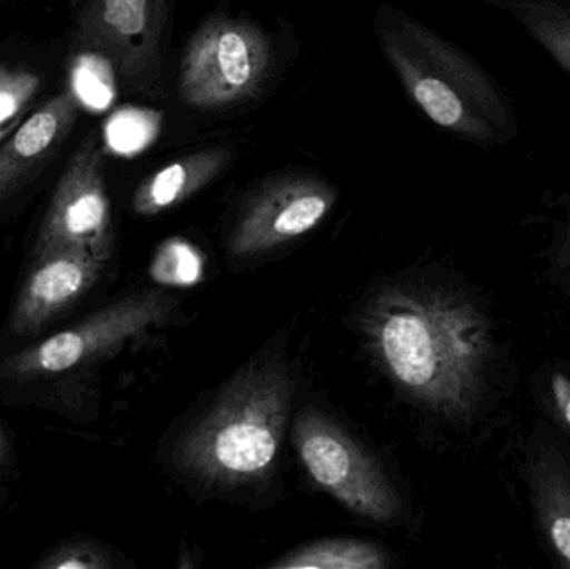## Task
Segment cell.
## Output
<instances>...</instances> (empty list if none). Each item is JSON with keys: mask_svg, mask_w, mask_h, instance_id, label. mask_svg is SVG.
Here are the masks:
<instances>
[{"mask_svg": "<svg viewBox=\"0 0 570 569\" xmlns=\"http://www.w3.org/2000/svg\"><path fill=\"white\" fill-rule=\"evenodd\" d=\"M294 381L281 361L240 373L177 448V463L223 487L256 483L276 464L291 414Z\"/></svg>", "mask_w": 570, "mask_h": 569, "instance_id": "3", "label": "cell"}, {"mask_svg": "<svg viewBox=\"0 0 570 569\" xmlns=\"http://www.w3.org/2000/svg\"><path fill=\"white\" fill-rule=\"evenodd\" d=\"M167 0H86L77 40L112 63L127 89L157 97L163 82Z\"/></svg>", "mask_w": 570, "mask_h": 569, "instance_id": "6", "label": "cell"}, {"mask_svg": "<svg viewBox=\"0 0 570 569\" xmlns=\"http://www.w3.org/2000/svg\"><path fill=\"white\" fill-rule=\"evenodd\" d=\"M17 120L19 119L12 120V122L6 124V126L0 127V143H3V140H6L7 137H9L10 134H12V130L16 129Z\"/></svg>", "mask_w": 570, "mask_h": 569, "instance_id": "22", "label": "cell"}, {"mask_svg": "<svg viewBox=\"0 0 570 569\" xmlns=\"http://www.w3.org/2000/svg\"><path fill=\"white\" fill-rule=\"evenodd\" d=\"M387 555L361 540H324L298 548L273 563L274 569H382Z\"/></svg>", "mask_w": 570, "mask_h": 569, "instance_id": "14", "label": "cell"}, {"mask_svg": "<svg viewBox=\"0 0 570 569\" xmlns=\"http://www.w3.org/2000/svg\"><path fill=\"white\" fill-rule=\"evenodd\" d=\"M159 117L149 110L127 107L109 119L106 127L107 144L119 154L142 150L156 136Z\"/></svg>", "mask_w": 570, "mask_h": 569, "instance_id": "17", "label": "cell"}, {"mask_svg": "<svg viewBox=\"0 0 570 569\" xmlns=\"http://www.w3.org/2000/svg\"><path fill=\"white\" fill-rule=\"evenodd\" d=\"M174 303V297L159 291L117 301L90 314L82 323L10 357L0 367V374L6 377L53 376L86 366L166 320Z\"/></svg>", "mask_w": 570, "mask_h": 569, "instance_id": "7", "label": "cell"}, {"mask_svg": "<svg viewBox=\"0 0 570 569\" xmlns=\"http://www.w3.org/2000/svg\"><path fill=\"white\" fill-rule=\"evenodd\" d=\"M7 458V443L6 438H3L2 430H0V463H3Z\"/></svg>", "mask_w": 570, "mask_h": 569, "instance_id": "23", "label": "cell"}, {"mask_svg": "<svg viewBox=\"0 0 570 569\" xmlns=\"http://www.w3.org/2000/svg\"><path fill=\"white\" fill-rule=\"evenodd\" d=\"M112 567L107 555L87 543L63 545L52 551L40 569H106Z\"/></svg>", "mask_w": 570, "mask_h": 569, "instance_id": "19", "label": "cell"}, {"mask_svg": "<svg viewBox=\"0 0 570 569\" xmlns=\"http://www.w3.org/2000/svg\"><path fill=\"white\" fill-rule=\"evenodd\" d=\"M233 156L230 147L216 146L173 160L137 187L134 210L150 217L179 206L213 183L229 166Z\"/></svg>", "mask_w": 570, "mask_h": 569, "instance_id": "12", "label": "cell"}, {"mask_svg": "<svg viewBox=\"0 0 570 569\" xmlns=\"http://www.w3.org/2000/svg\"><path fill=\"white\" fill-rule=\"evenodd\" d=\"M552 391H554L556 403L559 410L564 414L570 424V380L562 373H556L552 376Z\"/></svg>", "mask_w": 570, "mask_h": 569, "instance_id": "21", "label": "cell"}, {"mask_svg": "<svg viewBox=\"0 0 570 569\" xmlns=\"http://www.w3.org/2000/svg\"><path fill=\"white\" fill-rule=\"evenodd\" d=\"M203 273L199 251L179 237L166 241L150 264V276L164 286H193L203 279Z\"/></svg>", "mask_w": 570, "mask_h": 569, "instance_id": "16", "label": "cell"}, {"mask_svg": "<svg viewBox=\"0 0 570 569\" xmlns=\"http://www.w3.org/2000/svg\"><path fill=\"white\" fill-rule=\"evenodd\" d=\"M374 33L409 99L432 124L484 149L518 139L514 100L471 53L397 7H379Z\"/></svg>", "mask_w": 570, "mask_h": 569, "instance_id": "2", "label": "cell"}, {"mask_svg": "<svg viewBox=\"0 0 570 569\" xmlns=\"http://www.w3.org/2000/svg\"><path fill=\"white\" fill-rule=\"evenodd\" d=\"M337 200V190L308 173H287L267 180L250 196L234 226L229 253L256 256L318 226Z\"/></svg>", "mask_w": 570, "mask_h": 569, "instance_id": "9", "label": "cell"}, {"mask_svg": "<svg viewBox=\"0 0 570 569\" xmlns=\"http://www.w3.org/2000/svg\"><path fill=\"white\" fill-rule=\"evenodd\" d=\"M551 537L559 553H561L570 565V517H568V514H558V517L552 520Z\"/></svg>", "mask_w": 570, "mask_h": 569, "instance_id": "20", "label": "cell"}, {"mask_svg": "<svg viewBox=\"0 0 570 569\" xmlns=\"http://www.w3.org/2000/svg\"><path fill=\"white\" fill-rule=\"evenodd\" d=\"M104 264L80 249L37 254L13 307L10 327L20 336L37 333L76 304L100 276Z\"/></svg>", "mask_w": 570, "mask_h": 569, "instance_id": "10", "label": "cell"}, {"mask_svg": "<svg viewBox=\"0 0 570 569\" xmlns=\"http://www.w3.org/2000/svg\"><path fill=\"white\" fill-rule=\"evenodd\" d=\"M40 87V77L23 67L0 63V127L19 119Z\"/></svg>", "mask_w": 570, "mask_h": 569, "instance_id": "18", "label": "cell"}, {"mask_svg": "<svg viewBox=\"0 0 570 569\" xmlns=\"http://www.w3.org/2000/svg\"><path fill=\"white\" fill-rule=\"evenodd\" d=\"M521 29L570 79V0H478Z\"/></svg>", "mask_w": 570, "mask_h": 569, "instance_id": "13", "label": "cell"}, {"mask_svg": "<svg viewBox=\"0 0 570 569\" xmlns=\"http://www.w3.org/2000/svg\"><path fill=\"white\" fill-rule=\"evenodd\" d=\"M53 249L86 251L102 264L112 256V210L96 137L77 147L47 207L37 254Z\"/></svg>", "mask_w": 570, "mask_h": 569, "instance_id": "8", "label": "cell"}, {"mask_svg": "<svg viewBox=\"0 0 570 569\" xmlns=\"http://www.w3.org/2000/svg\"><path fill=\"white\" fill-rule=\"evenodd\" d=\"M292 438L308 477L338 503L375 523L397 518L401 500L387 474L334 421L307 408Z\"/></svg>", "mask_w": 570, "mask_h": 569, "instance_id": "5", "label": "cell"}, {"mask_svg": "<svg viewBox=\"0 0 570 569\" xmlns=\"http://www.w3.org/2000/svg\"><path fill=\"white\" fill-rule=\"evenodd\" d=\"M116 70L106 57L96 52L83 53L72 70V92L80 106L102 110L116 97Z\"/></svg>", "mask_w": 570, "mask_h": 569, "instance_id": "15", "label": "cell"}, {"mask_svg": "<svg viewBox=\"0 0 570 569\" xmlns=\"http://www.w3.org/2000/svg\"><path fill=\"white\" fill-rule=\"evenodd\" d=\"M566 237H568V243L570 244V214H569L568 229H566Z\"/></svg>", "mask_w": 570, "mask_h": 569, "instance_id": "24", "label": "cell"}, {"mask_svg": "<svg viewBox=\"0 0 570 569\" xmlns=\"http://www.w3.org/2000/svg\"><path fill=\"white\" fill-rule=\"evenodd\" d=\"M368 350L409 396L464 414L478 396L485 330L468 304L434 291L392 287L365 313Z\"/></svg>", "mask_w": 570, "mask_h": 569, "instance_id": "1", "label": "cell"}, {"mask_svg": "<svg viewBox=\"0 0 570 569\" xmlns=\"http://www.w3.org/2000/svg\"><path fill=\"white\" fill-rule=\"evenodd\" d=\"M79 100L66 89L40 106L0 147V200L12 196L67 139Z\"/></svg>", "mask_w": 570, "mask_h": 569, "instance_id": "11", "label": "cell"}, {"mask_svg": "<svg viewBox=\"0 0 570 569\" xmlns=\"http://www.w3.org/2000/svg\"><path fill=\"white\" fill-rule=\"evenodd\" d=\"M273 67V46L257 23L233 16L204 20L180 60L177 92L184 106L223 110L253 99Z\"/></svg>", "mask_w": 570, "mask_h": 569, "instance_id": "4", "label": "cell"}]
</instances>
